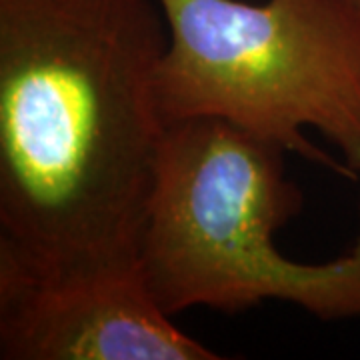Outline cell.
Listing matches in <instances>:
<instances>
[{
  "mask_svg": "<svg viewBox=\"0 0 360 360\" xmlns=\"http://www.w3.org/2000/svg\"><path fill=\"white\" fill-rule=\"evenodd\" d=\"M158 0H0V255L139 260L167 120Z\"/></svg>",
  "mask_w": 360,
  "mask_h": 360,
  "instance_id": "cell-1",
  "label": "cell"
},
{
  "mask_svg": "<svg viewBox=\"0 0 360 360\" xmlns=\"http://www.w3.org/2000/svg\"><path fill=\"white\" fill-rule=\"evenodd\" d=\"M281 146L217 118L168 124L139 243V266L170 316L269 300L324 322L360 319V234L342 257L296 262L274 234L302 206Z\"/></svg>",
  "mask_w": 360,
  "mask_h": 360,
  "instance_id": "cell-2",
  "label": "cell"
},
{
  "mask_svg": "<svg viewBox=\"0 0 360 360\" xmlns=\"http://www.w3.org/2000/svg\"><path fill=\"white\" fill-rule=\"evenodd\" d=\"M167 124L217 118L352 179L360 172V8L348 0H158Z\"/></svg>",
  "mask_w": 360,
  "mask_h": 360,
  "instance_id": "cell-3",
  "label": "cell"
},
{
  "mask_svg": "<svg viewBox=\"0 0 360 360\" xmlns=\"http://www.w3.org/2000/svg\"><path fill=\"white\" fill-rule=\"evenodd\" d=\"M2 360H219L182 333L144 283L139 260L40 270L0 255Z\"/></svg>",
  "mask_w": 360,
  "mask_h": 360,
  "instance_id": "cell-4",
  "label": "cell"
},
{
  "mask_svg": "<svg viewBox=\"0 0 360 360\" xmlns=\"http://www.w3.org/2000/svg\"><path fill=\"white\" fill-rule=\"evenodd\" d=\"M348 2H350V4H354V6H359V8H360V0H348Z\"/></svg>",
  "mask_w": 360,
  "mask_h": 360,
  "instance_id": "cell-5",
  "label": "cell"
}]
</instances>
